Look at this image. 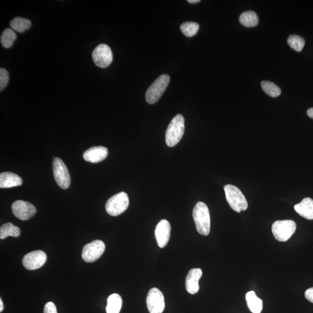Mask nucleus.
<instances>
[{"mask_svg":"<svg viewBox=\"0 0 313 313\" xmlns=\"http://www.w3.org/2000/svg\"><path fill=\"white\" fill-rule=\"evenodd\" d=\"M226 200L231 208L237 213L246 211L248 204L246 198L236 186L227 185L224 187Z\"/></svg>","mask_w":313,"mask_h":313,"instance_id":"obj_3","label":"nucleus"},{"mask_svg":"<svg viewBox=\"0 0 313 313\" xmlns=\"http://www.w3.org/2000/svg\"><path fill=\"white\" fill-rule=\"evenodd\" d=\"M4 308L3 303L2 299H0V312H2Z\"/></svg>","mask_w":313,"mask_h":313,"instance_id":"obj_31","label":"nucleus"},{"mask_svg":"<svg viewBox=\"0 0 313 313\" xmlns=\"http://www.w3.org/2000/svg\"><path fill=\"white\" fill-rule=\"evenodd\" d=\"M171 236V225L166 219H163L156 225L155 236L159 247L163 248L166 246Z\"/></svg>","mask_w":313,"mask_h":313,"instance_id":"obj_13","label":"nucleus"},{"mask_svg":"<svg viewBox=\"0 0 313 313\" xmlns=\"http://www.w3.org/2000/svg\"><path fill=\"white\" fill-rule=\"evenodd\" d=\"M44 313H58L55 304L51 302L46 303L44 307Z\"/></svg>","mask_w":313,"mask_h":313,"instance_id":"obj_28","label":"nucleus"},{"mask_svg":"<svg viewBox=\"0 0 313 313\" xmlns=\"http://www.w3.org/2000/svg\"><path fill=\"white\" fill-rule=\"evenodd\" d=\"M262 90L273 98H276L280 96L281 94V90L280 87H278L276 84L270 82L263 81L261 83Z\"/></svg>","mask_w":313,"mask_h":313,"instance_id":"obj_23","label":"nucleus"},{"mask_svg":"<svg viewBox=\"0 0 313 313\" xmlns=\"http://www.w3.org/2000/svg\"><path fill=\"white\" fill-rule=\"evenodd\" d=\"M22 184V178L15 173L5 172L0 174V188L2 189L16 187Z\"/></svg>","mask_w":313,"mask_h":313,"instance_id":"obj_16","label":"nucleus"},{"mask_svg":"<svg viewBox=\"0 0 313 313\" xmlns=\"http://www.w3.org/2000/svg\"><path fill=\"white\" fill-rule=\"evenodd\" d=\"M202 276L201 269L190 270L186 278V289L190 294H196L199 291V280Z\"/></svg>","mask_w":313,"mask_h":313,"instance_id":"obj_14","label":"nucleus"},{"mask_svg":"<svg viewBox=\"0 0 313 313\" xmlns=\"http://www.w3.org/2000/svg\"><path fill=\"white\" fill-rule=\"evenodd\" d=\"M108 150L103 146L92 147L83 154V158L88 162L97 163L101 162L107 158Z\"/></svg>","mask_w":313,"mask_h":313,"instance_id":"obj_15","label":"nucleus"},{"mask_svg":"<svg viewBox=\"0 0 313 313\" xmlns=\"http://www.w3.org/2000/svg\"><path fill=\"white\" fill-rule=\"evenodd\" d=\"M193 217L196 229L201 235L208 236L211 229V218L208 207L202 202H198L193 211Z\"/></svg>","mask_w":313,"mask_h":313,"instance_id":"obj_1","label":"nucleus"},{"mask_svg":"<svg viewBox=\"0 0 313 313\" xmlns=\"http://www.w3.org/2000/svg\"><path fill=\"white\" fill-rule=\"evenodd\" d=\"M129 198L125 192H120L110 198L106 204V210L110 215L117 217L125 212L129 206Z\"/></svg>","mask_w":313,"mask_h":313,"instance_id":"obj_6","label":"nucleus"},{"mask_svg":"<svg viewBox=\"0 0 313 313\" xmlns=\"http://www.w3.org/2000/svg\"><path fill=\"white\" fill-rule=\"evenodd\" d=\"M200 26L197 23L193 22H188L184 23L180 25V31L186 37H192L195 36Z\"/></svg>","mask_w":313,"mask_h":313,"instance_id":"obj_25","label":"nucleus"},{"mask_svg":"<svg viewBox=\"0 0 313 313\" xmlns=\"http://www.w3.org/2000/svg\"><path fill=\"white\" fill-rule=\"evenodd\" d=\"M287 42L290 47L297 52L302 51L305 44V41L303 38L295 35H291L288 39Z\"/></svg>","mask_w":313,"mask_h":313,"instance_id":"obj_26","label":"nucleus"},{"mask_svg":"<svg viewBox=\"0 0 313 313\" xmlns=\"http://www.w3.org/2000/svg\"><path fill=\"white\" fill-rule=\"evenodd\" d=\"M248 307L252 313H260L263 309V301L258 298L254 291H249L246 294Z\"/></svg>","mask_w":313,"mask_h":313,"instance_id":"obj_18","label":"nucleus"},{"mask_svg":"<svg viewBox=\"0 0 313 313\" xmlns=\"http://www.w3.org/2000/svg\"><path fill=\"white\" fill-rule=\"evenodd\" d=\"M170 77L167 74L160 75L146 92V100L148 103L154 104L158 101L166 91Z\"/></svg>","mask_w":313,"mask_h":313,"instance_id":"obj_5","label":"nucleus"},{"mask_svg":"<svg viewBox=\"0 0 313 313\" xmlns=\"http://www.w3.org/2000/svg\"><path fill=\"white\" fill-rule=\"evenodd\" d=\"M305 297L308 301L313 303V287L306 291Z\"/></svg>","mask_w":313,"mask_h":313,"instance_id":"obj_29","label":"nucleus"},{"mask_svg":"<svg viewBox=\"0 0 313 313\" xmlns=\"http://www.w3.org/2000/svg\"><path fill=\"white\" fill-rule=\"evenodd\" d=\"M12 211L17 218L27 221L36 213L35 206L27 201L18 200L12 205Z\"/></svg>","mask_w":313,"mask_h":313,"instance_id":"obj_11","label":"nucleus"},{"mask_svg":"<svg viewBox=\"0 0 313 313\" xmlns=\"http://www.w3.org/2000/svg\"><path fill=\"white\" fill-rule=\"evenodd\" d=\"M105 248V243L101 240H94L86 244L82 252L83 260L88 263H92L98 260L103 255Z\"/></svg>","mask_w":313,"mask_h":313,"instance_id":"obj_8","label":"nucleus"},{"mask_svg":"<svg viewBox=\"0 0 313 313\" xmlns=\"http://www.w3.org/2000/svg\"><path fill=\"white\" fill-rule=\"evenodd\" d=\"M9 81V74L5 69H0V90L2 91L5 88Z\"/></svg>","mask_w":313,"mask_h":313,"instance_id":"obj_27","label":"nucleus"},{"mask_svg":"<svg viewBox=\"0 0 313 313\" xmlns=\"http://www.w3.org/2000/svg\"><path fill=\"white\" fill-rule=\"evenodd\" d=\"M297 224L292 220L277 221L272 225L273 234L278 242H285L295 233Z\"/></svg>","mask_w":313,"mask_h":313,"instance_id":"obj_4","label":"nucleus"},{"mask_svg":"<svg viewBox=\"0 0 313 313\" xmlns=\"http://www.w3.org/2000/svg\"><path fill=\"white\" fill-rule=\"evenodd\" d=\"M95 64L101 68L107 67L113 61V53L111 48L105 44L97 46L92 55Z\"/></svg>","mask_w":313,"mask_h":313,"instance_id":"obj_9","label":"nucleus"},{"mask_svg":"<svg viewBox=\"0 0 313 313\" xmlns=\"http://www.w3.org/2000/svg\"><path fill=\"white\" fill-rule=\"evenodd\" d=\"M20 230L19 228L15 226L11 223H7L0 228V239L2 240L5 239L8 236L14 237V238H18L20 236Z\"/></svg>","mask_w":313,"mask_h":313,"instance_id":"obj_21","label":"nucleus"},{"mask_svg":"<svg viewBox=\"0 0 313 313\" xmlns=\"http://www.w3.org/2000/svg\"><path fill=\"white\" fill-rule=\"evenodd\" d=\"M240 23L245 27L252 28L257 26L259 23V18L255 12L248 11L241 14Z\"/></svg>","mask_w":313,"mask_h":313,"instance_id":"obj_19","label":"nucleus"},{"mask_svg":"<svg viewBox=\"0 0 313 313\" xmlns=\"http://www.w3.org/2000/svg\"><path fill=\"white\" fill-rule=\"evenodd\" d=\"M16 39V33L13 30L11 29H6L1 36L2 44L6 48H10Z\"/></svg>","mask_w":313,"mask_h":313,"instance_id":"obj_24","label":"nucleus"},{"mask_svg":"<svg viewBox=\"0 0 313 313\" xmlns=\"http://www.w3.org/2000/svg\"><path fill=\"white\" fill-rule=\"evenodd\" d=\"M185 133V119L177 114L169 124L166 134V142L169 147H174L179 142Z\"/></svg>","mask_w":313,"mask_h":313,"instance_id":"obj_2","label":"nucleus"},{"mask_svg":"<svg viewBox=\"0 0 313 313\" xmlns=\"http://www.w3.org/2000/svg\"><path fill=\"white\" fill-rule=\"evenodd\" d=\"M46 261V255L44 252L35 251L25 255L22 263L24 267L27 269L34 270L43 267Z\"/></svg>","mask_w":313,"mask_h":313,"instance_id":"obj_12","label":"nucleus"},{"mask_svg":"<svg viewBox=\"0 0 313 313\" xmlns=\"http://www.w3.org/2000/svg\"><path fill=\"white\" fill-rule=\"evenodd\" d=\"M53 167L54 178L58 185L63 189H68L71 179L69 172L65 163L61 159L55 158Z\"/></svg>","mask_w":313,"mask_h":313,"instance_id":"obj_7","label":"nucleus"},{"mask_svg":"<svg viewBox=\"0 0 313 313\" xmlns=\"http://www.w3.org/2000/svg\"><path fill=\"white\" fill-rule=\"evenodd\" d=\"M32 23L29 19L16 17L10 22V27L12 30L17 32L22 33L26 30L31 28Z\"/></svg>","mask_w":313,"mask_h":313,"instance_id":"obj_22","label":"nucleus"},{"mask_svg":"<svg viewBox=\"0 0 313 313\" xmlns=\"http://www.w3.org/2000/svg\"><path fill=\"white\" fill-rule=\"evenodd\" d=\"M307 116L313 119V108H310L307 110Z\"/></svg>","mask_w":313,"mask_h":313,"instance_id":"obj_30","label":"nucleus"},{"mask_svg":"<svg viewBox=\"0 0 313 313\" xmlns=\"http://www.w3.org/2000/svg\"><path fill=\"white\" fill-rule=\"evenodd\" d=\"M122 304V300L120 295L117 294L111 295L108 299L107 313H120Z\"/></svg>","mask_w":313,"mask_h":313,"instance_id":"obj_20","label":"nucleus"},{"mask_svg":"<svg viewBox=\"0 0 313 313\" xmlns=\"http://www.w3.org/2000/svg\"><path fill=\"white\" fill-rule=\"evenodd\" d=\"M188 2L189 3L194 4V3H199L200 1V0H188Z\"/></svg>","mask_w":313,"mask_h":313,"instance_id":"obj_32","label":"nucleus"},{"mask_svg":"<svg viewBox=\"0 0 313 313\" xmlns=\"http://www.w3.org/2000/svg\"><path fill=\"white\" fill-rule=\"evenodd\" d=\"M294 209L299 215L308 220H313V200L311 198H305L295 205Z\"/></svg>","mask_w":313,"mask_h":313,"instance_id":"obj_17","label":"nucleus"},{"mask_svg":"<svg viewBox=\"0 0 313 313\" xmlns=\"http://www.w3.org/2000/svg\"><path fill=\"white\" fill-rule=\"evenodd\" d=\"M146 304L150 313H162L165 308L164 297L158 289L153 288L147 296Z\"/></svg>","mask_w":313,"mask_h":313,"instance_id":"obj_10","label":"nucleus"}]
</instances>
